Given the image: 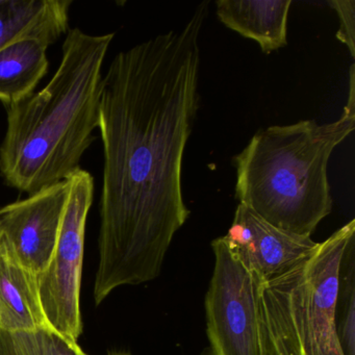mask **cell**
Segmentation results:
<instances>
[{
  "label": "cell",
  "mask_w": 355,
  "mask_h": 355,
  "mask_svg": "<svg viewBox=\"0 0 355 355\" xmlns=\"http://www.w3.org/2000/svg\"><path fill=\"white\" fill-rule=\"evenodd\" d=\"M114 37V33L90 35L72 28L46 86L6 107L0 176L8 187L32 195L80 168L98 128L103 66Z\"/></svg>",
  "instance_id": "obj_2"
},
{
  "label": "cell",
  "mask_w": 355,
  "mask_h": 355,
  "mask_svg": "<svg viewBox=\"0 0 355 355\" xmlns=\"http://www.w3.org/2000/svg\"><path fill=\"white\" fill-rule=\"evenodd\" d=\"M292 0H218V19L234 32L255 41L266 55L288 45Z\"/></svg>",
  "instance_id": "obj_11"
},
{
  "label": "cell",
  "mask_w": 355,
  "mask_h": 355,
  "mask_svg": "<svg viewBox=\"0 0 355 355\" xmlns=\"http://www.w3.org/2000/svg\"><path fill=\"white\" fill-rule=\"evenodd\" d=\"M329 5L338 14L340 26L336 39L346 45L351 57L355 58V1L354 0H330Z\"/></svg>",
  "instance_id": "obj_15"
},
{
  "label": "cell",
  "mask_w": 355,
  "mask_h": 355,
  "mask_svg": "<svg viewBox=\"0 0 355 355\" xmlns=\"http://www.w3.org/2000/svg\"><path fill=\"white\" fill-rule=\"evenodd\" d=\"M355 66L338 120H302L259 130L234 157L236 198L284 232L311 236L332 209L328 162L355 128Z\"/></svg>",
  "instance_id": "obj_3"
},
{
  "label": "cell",
  "mask_w": 355,
  "mask_h": 355,
  "mask_svg": "<svg viewBox=\"0 0 355 355\" xmlns=\"http://www.w3.org/2000/svg\"><path fill=\"white\" fill-rule=\"evenodd\" d=\"M113 355H128V354H113Z\"/></svg>",
  "instance_id": "obj_16"
},
{
  "label": "cell",
  "mask_w": 355,
  "mask_h": 355,
  "mask_svg": "<svg viewBox=\"0 0 355 355\" xmlns=\"http://www.w3.org/2000/svg\"><path fill=\"white\" fill-rule=\"evenodd\" d=\"M49 46L37 40L13 43L0 51V103H20L36 90L49 72Z\"/></svg>",
  "instance_id": "obj_12"
},
{
  "label": "cell",
  "mask_w": 355,
  "mask_h": 355,
  "mask_svg": "<svg viewBox=\"0 0 355 355\" xmlns=\"http://www.w3.org/2000/svg\"><path fill=\"white\" fill-rule=\"evenodd\" d=\"M222 238L232 254L263 282L288 271L318 246L311 236L284 232L241 203Z\"/></svg>",
  "instance_id": "obj_8"
},
{
  "label": "cell",
  "mask_w": 355,
  "mask_h": 355,
  "mask_svg": "<svg viewBox=\"0 0 355 355\" xmlns=\"http://www.w3.org/2000/svg\"><path fill=\"white\" fill-rule=\"evenodd\" d=\"M72 0H3L0 3V51L24 40L47 46L69 32Z\"/></svg>",
  "instance_id": "obj_10"
},
{
  "label": "cell",
  "mask_w": 355,
  "mask_h": 355,
  "mask_svg": "<svg viewBox=\"0 0 355 355\" xmlns=\"http://www.w3.org/2000/svg\"><path fill=\"white\" fill-rule=\"evenodd\" d=\"M1 1H3V0H0V3H1Z\"/></svg>",
  "instance_id": "obj_17"
},
{
  "label": "cell",
  "mask_w": 355,
  "mask_h": 355,
  "mask_svg": "<svg viewBox=\"0 0 355 355\" xmlns=\"http://www.w3.org/2000/svg\"><path fill=\"white\" fill-rule=\"evenodd\" d=\"M67 195L65 180L0 209V236L38 277L55 253Z\"/></svg>",
  "instance_id": "obj_7"
},
{
  "label": "cell",
  "mask_w": 355,
  "mask_h": 355,
  "mask_svg": "<svg viewBox=\"0 0 355 355\" xmlns=\"http://www.w3.org/2000/svg\"><path fill=\"white\" fill-rule=\"evenodd\" d=\"M209 1L184 26L118 53L103 76V145L95 303L159 277L190 217L182 162L199 103L200 36Z\"/></svg>",
  "instance_id": "obj_1"
},
{
  "label": "cell",
  "mask_w": 355,
  "mask_h": 355,
  "mask_svg": "<svg viewBox=\"0 0 355 355\" xmlns=\"http://www.w3.org/2000/svg\"><path fill=\"white\" fill-rule=\"evenodd\" d=\"M354 236L352 219L294 267L263 282L259 298L261 355H344L334 304L340 259Z\"/></svg>",
  "instance_id": "obj_4"
},
{
  "label": "cell",
  "mask_w": 355,
  "mask_h": 355,
  "mask_svg": "<svg viewBox=\"0 0 355 355\" xmlns=\"http://www.w3.org/2000/svg\"><path fill=\"white\" fill-rule=\"evenodd\" d=\"M0 355H88L51 326L30 331H0Z\"/></svg>",
  "instance_id": "obj_14"
},
{
  "label": "cell",
  "mask_w": 355,
  "mask_h": 355,
  "mask_svg": "<svg viewBox=\"0 0 355 355\" xmlns=\"http://www.w3.org/2000/svg\"><path fill=\"white\" fill-rule=\"evenodd\" d=\"M334 325L344 355H355V236L347 244L338 267Z\"/></svg>",
  "instance_id": "obj_13"
},
{
  "label": "cell",
  "mask_w": 355,
  "mask_h": 355,
  "mask_svg": "<svg viewBox=\"0 0 355 355\" xmlns=\"http://www.w3.org/2000/svg\"><path fill=\"white\" fill-rule=\"evenodd\" d=\"M67 201L53 259L38 277L47 323L72 342L83 332L80 284L87 219L94 198V178L78 168L69 178Z\"/></svg>",
  "instance_id": "obj_5"
},
{
  "label": "cell",
  "mask_w": 355,
  "mask_h": 355,
  "mask_svg": "<svg viewBox=\"0 0 355 355\" xmlns=\"http://www.w3.org/2000/svg\"><path fill=\"white\" fill-rule=\"evenodd\" d=\"M211 248L215 268L205 296L209 355H261L259 298L263 282L232 254L222 236Z\"/></svg>",
  "instance_id": "obj_6"
},
{
  "label": "cell",
  "mask_w": 355,
  "mask_h": 355,
  "mask_svg": "<svg viewBox=\"0 0 355 355\" xmlns=\"http://www.w3.org/2000/svg\"><path fill=\"white\" fill-rule=\"evenodd\" d=\"M46 326L38 276L0 236V331H30Z\"/></svg>",
  "instance_id": "obj_9"
}]
</instances>
